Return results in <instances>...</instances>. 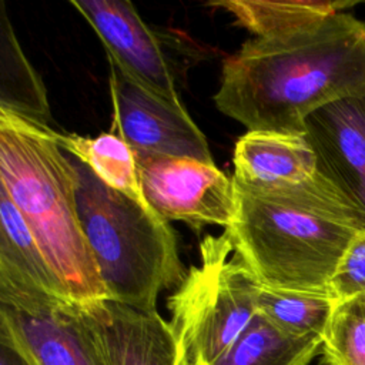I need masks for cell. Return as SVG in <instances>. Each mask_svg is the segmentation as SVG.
I'll return each instance as SVG.
<instances>
[{
  "label": "cell",
  "mask_w": 365,
  "mask_h": 365,
  "mask_svg": "<svg viewBox=\"0 0 365 365\" xmlns=\"http://www.w3.org/2000/svg\"><path fill=\"white\" fill-rule=\"evenodd\" d=\"M365 88V23L341 11L322 23L254 37L227 57L217 108L248 131L305 135L318 108Z\"/></svg>",
  "instance_id": "1"
},
{
  "label": "cell",
  "mask_w": 365,
  "mask_h": 365,
  "mask_svg": "<svg viewBox=\"0 0 365 365\" xmlns=\"http://www.w3.org/2000/svg\"><path fill=\"white\" fill-rule=\"evenodd\" d=\"M235 188L237 214L225 230L258 282L274 289L332 295L335 269L364 231L345 195L318 171L288 187Z\"/></svg>",
  "instance_id": "2"
},
{
  "label": "cell",
  "mask_w": 365,
  "mask_h": 365,
  "mask_svg": "<svg viewBox=\"0 0 365 365\" xmlns=\"http://www.w3.org/2000/svg\"><path fill=\"white\" fill-rule=\"evenodd\" d=\"M77 171L57 131L0 110V190L13 201L68 301L108 299L77 208Z\"/></svg>",
  "instance_id": "3"
},
{
  "label": "cell",
  "mask_w": 365,
  "mask_h": 365,
  "mask_svg": "<svg viewBox=\"0 0 365 365\" xmlns=\"http://www.w3.org/2000/svg\"><path fill=\"white\" fill-rule=\"evenodd\" d=\"M77 208L108 299L153 312L161 291L178 287L184 268L168 221L107 187L78 160Z\"/></svg>",
  "instance_id": "4"
},
{
  "label": "cell",
  "mask_w": 365,
  "mask_h": 365,
  "mask_svg": "<svg viewBox=\"0 0 365 365\" xmlns=\"http://www.w3.org/2000/svg\"><path fill=\"white\" fill-rule=\"evenodd\" d=\"M259 288L228 230L200 241V262L188 268L167 302L190 365H214L231 346L257 314Z\"/></svg>",
  "instance_id": "5"
},
{
  "label": "cell",
  "mask_w": 365,
  "mask_h": 365,
  "mask_svg": "<svg viewBox=\"0 0 365 365\" xmlns=\"http://www.w3.org/2000/svg\"><path fill=\"white\" fill-rule=\"evenodd\" d=\"M143 194L167 221L230 228L237 214V188L214 163L134 151Z\"/></svg>",
  "instance_id": "6"
},
{
  "label": "cell",
  "mask_w": 365,
  "mask_h": 365,
  "mask_svg": "<svg viewBox=\"0 0 365 365\" xmlns=\"http://www.w3.org/2000/svg\"><path fill=\"white\" fill-rule=\"evenodd\" d=\"M0 338L33 365H107L73 301L47 295L0 298Z\"/></svg>",
  "instance_id": "7"
},
{
  "label": "cell",
  "mask_w": 365,
  "mask_h": 365,
  "mask_svg": "<svg viewBox=\"0 0 365 365\" xmlns=\"http://www.w3.org/2000/svg\"><path fill=\"white\" fill-rule=\"evenodd\" d=\"M113 128L133 151L214 163L207 138L181 104L128 81L110 64Z\"/></svg>",
  "instance_id": "8"
},
{
  "label": "cell",
  "mask_w": 365,
  "mask_h": 365,
  "mask_svg": "<svg viewBox=\"0 0 365 365\" xmlns=\"http://www.w3.org/2000/svg\"><path fill=\"white\" fill-rule=\"evenodd\" d=\"M100 38L108 63L128 81L181 104L170 63L160 41L130 1L71 0Z\"/></svg>",
  "instance_id": "9"
},
{
  "label": "cell",
  "mask_w": 365,
  "mask_h": 365,
  "mask_svg": "<svg viewBox=\"0 0 365 365\" xmlns=\"http://www.w3.org/2000/svg\"><path fill=\"white\" fill-rule=\"evenodd\" d=\"M305 138L317 171L355 207L365 231V88L309 114Z\"/></svg>",
  "instance_id": "10"
},
{
  "label": "cell",
  "mask_w": 365,
  "mask_h": 365,
  "mask_svg": "<svg viewBox=\"0 0 365 365\" xmlns=\"http://www.w3.org/2000/svg\"><path fill=\"white\" fill-rule=\"evenodd\" d=\"M107 365H190L170 322L157 311L98 299L78 304Z\"/></svg>",
  "instance_id": "11"
},
{
  "label": "cell",
  "mask_w": 365,
  "mask_h": 365,
  "mask_svg": "<svg viewBox=\"0 0 365 365\" xmlns=\"http://www.w3.org/2000/svg\"><path fill=\"white\" fill-rule=\"evenodd\" d=\"M235 185L250 190L288 187L317 173L315 154L305 135L247 131L234 147Z\"/></svg>",
  "instance_id": "12"
},
{
  "label": "cell",
  "mask_w": 365,
  "mask_h": 365,
  "mask_svg": "<svg viewBox=\"0 0 365 365\" xmlns=\"http://www.w3.org/2000/svg\"><path fill=\"white\" fill-rule=\"evenodd\" d=\"M36 295L67 299L26 221L0 190V297Z\"/></svg>",
  "instance_id": "13"
},
{
  "label": "cell",
  "mask_w": 365,
  "mask_h": 365,
  "mask_svg": "<svg viewBox=\"0 0 365 365\" xmlns=\"http://www.w3.org/2000/svg\"><path fill=\"white\" fill-rule=\"evenodd\" d=\"M0 110L43 125L51 120L46 86L20 47L4 3H0Z\"/></svg>",
  "instance_id": "14"
},
{
  "label": "cell",
  "mask_w": 365,
  "mask_h": 365,
  "mask_svg": "<svg viewBox=\"0 0 365 365\" xmlns=\"http://www.w3.org/2000/svg\"><path fill=\"white\" fill-rule=\"evenodd\" d=\"M57 143L61 150L87 165L107 187L151 208L143 194L134 151L117 134L110 131L86 137L57 131Z\"/></svg>",
  "instance_id": "15"
},
{
  "label": "cell",
  "mask_w": 365,
  "mask_h": 365,
  "mask_svg": "<svg viewBox=\"0 0 365 365\" xmlns=\"http://www.w3.org/2000/svg\"><path fill=\"white\" fill-rule=\"evenodd\" d=\"M352 1H268V0H222L208 6L227 10L235 24L257 37L279 36L317 26L328 17L351 7Z\"/></svg>",
  "instance_id": "16"
},
{
  "label": "cell",
  "mask_w": 365,
  "mask_h": 365,
  "mask_svg": "<svg viewBox=\"0 0 365 365\" xmlns=\"http://www.w3.org/2000/svg\"><path fill=\"white\" fill-rule=\"evenodd\" d=\"M321 345L322 338L291 336L257 312L214 365H309Z\"/></svg>",
  "instance_id": "17"
},
{
  "label": "cell",
  "mask_w": 365,
  "mask_h": 365,
  "mask_svg": "<svg viewBox=\"0 0 365 365\" xmlns=\"http://www.w3.org/2000/svg\"><path fill=\"white\" fill-rule=\"evenodd\" d=\"M336 298L327 294L274 289L261 285L257 312L297 338H324Z\"/></svg>",
  "instance_id": "18"
},
{
  "label": "cell",
  "mask_w": 365,
  "mask_h": 365,
  "mask_svg": "<svg viewBox=\"0 0 365 365\" xmlns=\"http://www.w3.org/2000/svg\"><path fill=\"white\" fill-rule=\"evenodd\" d=\"M322 365H365V298L336 301L321 345Z\"/></svg>",
  "instance_id": "19"
},
{
  "label": "cell",
  "mask_w": 365,
  "mask_h": 365,
  "mask_svg": "<svg viewBox=\"0 0 365 365\" xmlns=\"http://www.w3.org/2000/svg\"><path fill=\"white\" fill-rule=\"evenodd\" d=\"M336 301L365 298V231H361L342 255L331 281Z\"/></svg>",
  "instance_id": "20"
},
{
  "label": "cell",
  "mask_w": 365,
  "mask_h": 365,
  "mask_svg": "<svg viewBox=\"0 0 365 365\" xmlns=\"http://www.w3.org/2000/svg\"><path fill=\"white\" fill-rule=\"evenodd\" d=\"M0 365H33L11 342L0 338Z\"/></svg>",
  "instance_id": "21"
}]
</instances>
